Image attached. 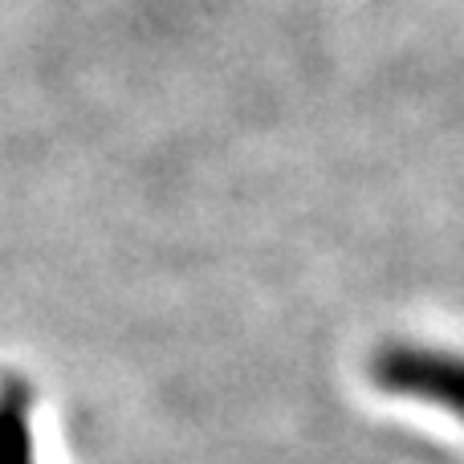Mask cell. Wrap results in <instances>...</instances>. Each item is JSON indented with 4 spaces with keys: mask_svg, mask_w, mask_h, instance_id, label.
Listing matches in <instances>:
<instances>
[{
    "mask_svg": "<svg viewBox=\"0 0 464 464\" xmlns=\"http://www.w3.org/2000/svg\"><path fill=\"white\" fill-rule=\"evenodd\" d=\"M0 464H37L29 428V392L16 379L0 387Z\"/></svg>",
    "mask_w": 464,
    "mask_h": 464,
    "instance_id": "2",
    "label": "cell"
},
{
    "mask_svg": "<svg viewBox=\"0 0 464 464\" xmlns=\"http://www.w3.org/2000/svg\"><path fill=\"white\" fill-rule=\"evenodd\" d=\"M367 375L383 395L440 408L464 424V351L392 338L375 346V354L367 359Z\"/></svg>",
    "mask_w": 464,
    "mask_h": 464,
    "instance_id": "1",
    "label": "cell"
}]
</instances>
